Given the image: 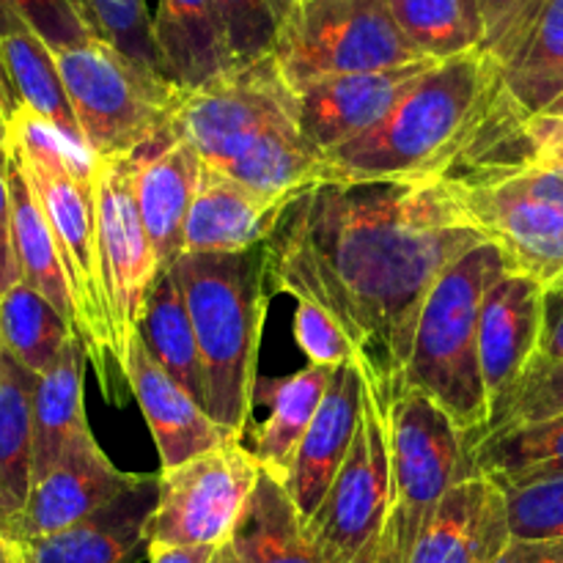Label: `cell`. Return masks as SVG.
<instances>
[{
    "instance_id": "cell-48",
    "label": "cell",
    "mask_w": 563,
    "mask_h": 563,
    "mask_svg": "<svg viewBox=\"0 0 563 563\" xmlns=\"http://www.w3.org/2000/svg\"><path fill=\"white\" fill-rule=\"evenodd\" d=\"M0 563H14V542L0 533Z\"/></svg>"
},
{
    "instance_id": "cell-31",
    "label": "cell",
    "mask_w": 563,
    "mask_h": 563,
    "mask_svg": "<svg viewBox=\"0 0 563 563\" xmlns=\"http://www.w3.org/2000/svg\"><path fill=\"white\" fill-rule=\"evenodd\" d=\"M9 187L11 203H14V251L16 262H20L22 284L47 297L64 313L66 322L75 328V302H71L69 280H66L64 264H60L58 245H55L53 231H49L47 218H44L31 185L14 165V159H11L9 168Z\"/></svg>"
},
{
    "instance_id": "cell-50",
    "label": "cell",
    "mask_w": 563,
    "mask_h": 563,
    "mask_svg": "<svg viewBox=\"0 0 563 563\" xmlns=\"http://www.w3.org/2000/svg\"><path fill=\"white\" fill-rule=\"evenodd\" d=\"M539 115H553V119H563V93L559 99H555V102H550L548 110H544V113H539Z\"/></svg>"
},
{
    "instance_id": "cell-5",
    "label": "cell",
    "mask_w": 563,
    "mask_h": 563,
    "mask_svg": "<svg viewBox=\"0 0 563 563\" xmlns=\"http://www.w3.org/2000/svg\"><path fill=\"white\" fill-rule=\"evenodd\" d=\"M506 273H511L509 262L489 240L456 258L423 302L407 363L405 390H421L438 401L473 445L484 438L489 421L478 363V319L484 297Z\"/></svg>"
},
{
    "instance_id": "cell-47",
    "label": "cell",
    "mask_w": 563,
    "mask_h": 563,
    "mask_svg": "<svg viewBox=\"0 0 563 563\" xmlns=\"http://www.w3.org/2000/svg\"><path fill=\"white\" fill-rule=\"evenodd\" d=\"M212 563H240V561H236V553H234V548H231V542L220 544L218 553H214Z\"/></svg>"
},
{
    "instance_id": "cell-45",
    "label": "cell",
    "mask_w": 563,
    "mask_h": 563,
    "mask_svg": "<svg viewBox=\"0 0 563 563\" xmlns=\"http://www.w3.org/2000/svg\"><path fill=\"white\" fill-rule=\"evenodd\" d=\"M550 476H563V456H559V460L539 462V465L526 467V471L515 473V476L493 478V482L495 484H517V482H531V478H550Z\"/></svg>"
},
{
    "instance_id": "cell-26",
    "label": "cell",
    "mask_w": 563,
    "mask_h": 563,
    "mask_svg": "<svg viewBox=\"0 0 563 563\" xmlns=\"http://www.w3.org/2000/svg\"><path fill=\"white\" fill-rule=\"evenodd\" d=\"M335 368L313 366L308 363L300 372L280 379H262L256 383V399L267 401L269 418L256 429V454L258 465L267 476L284 484L291 471L297 449L311 427L313 416L319 412L324 394L330 388Z\"/></svg>"
},
{
    "instance_id": "cell-2",
    "label": "cell",
    "mask_w": 563,
    "mask_h": 563,
    "mask_svg": "<svg viewBox=\"0 0 563 563\" xmlns=\"http://www.w3.org/2000/svg\"><path fill=\"white\" fill-rule=\"evenodd\" d=\"M487 55L429 66L366 135L328 154L333 181L440 179L526 126Z\"/></svg>"
},
{
    "instance_id": "cell-46",
    "label": "cell",
    "mask_w": 563,
    "mask_h": 563,
    "mask_svg": "<svg viewBox=\"0 0 563 563\" xmlns=\"http://www.w3.org/2000/svg\"><path fill=\"white\" fill-rule=\"evenodd\" d=\"M20 108V99H16L14 82H11L9 69H5L3 53H0V110H3L5 119H11V113Z\"/></svg>"
},
{
    "instance_id": "cell-34",
    "label": "cell",
    "mask_w": 563,
    "mask_h": 563,
    "mask_svg": "<svg viewBox=\"0 0 563 563\" xmlns=\"http://www.w3.org/2000/svg\"><path fill=\"white\" fill-rule=\"evenodd\" d=\"M77 9L93 38H102L130 60L165 77L146 0H77Z\"/></svg>"
},
{
    "instance_id": "cell-22",
    "label": "cell",
    "mask_w": 563,
    "mask_h": 563,
    "mask_svg": "<svg viewBox=\"0 0 563 563\" xmlns=\"http://www.w3.org/2000/svg\"><path fill=\"white\" fill-rule=\"evenodd\" d=\"M203 159L168 132L135 154V198L159 269L174 267L185 251V223L201 187Z\"/></svg>"
},
{
    "instance_id": "cell-8",
    "label": "cell",
    "mask_w": 563,
    "mask_h": 563,
    "mask_svg": "<svg viewBox=\"0 0 563 563\" xmlns=\"http://www.w3.org/2000/svg\"><path fill=\"white\" fill-rule=\"evenodd\" d=\"M390 511L383 563H407L445 495L473 478V440L421 390H405L388 410Z\"/></svg>"
},
{
    "instance_id": "cell-25",
    "label": "cell",
    "mask_w": 563,
    "mask_h": 563,
    "mask_svg": "<svg viewBox=\"0 0 563 563\" xmlns=\"http://www.w3.org/2000/svg\"><path fill=\"white\" fill-rule=\"evenodd\" d=\"M86 346L77 335L66 341L58 361L36 379L33 390V465L31 482H42L88 429L82 407V368Z\"/></svg>"
},
{
    "instance_id": "cell-21",
    "label": "cell",
    "mask_w": 563,
    "mask_h": 563,
    "mask_svg": "<svg viewBox=\"0 0 563 563\" xmlns=\"http://www.w3.org/2000/svg\"><path fill=\"white\" fill-rule=\"evenodd\" d=\"M509 542L506 493L493 478L473 476L445 495L407 563H495Z\"/></svg>"
},
{
    "instance_id": "cell-23",
    "label": "cell",
    "mask_w": 563,
    "mask_h": 563,
    "mask_svg": "<svg viewBox=\"0 0 563 563\" xmlns=\"http://www.w3.org/2000/svg\"><path fill=\"white\" fill-rule=\"evenodd\" d=\"M295 198L262 196L203 165L181 253H245L264 245Z\"/></svg>"
},
{
    "instance_id": "cell-43",
    "label": "cell",
    "mask_w": 563,
    "mask_h": 563,
    "mask_svg": "<svg viewBox=\"0 0 563 563\" xmlns=\"http://www.w3.org/2000/svg\"><path fill=\"white\" fill-rule=\"evenodd\" d=\"M539 361H563V291L544 300V330Z\"/></svg>"
},
{
    "instance_id": "cell-29",
    "label": "cell",
    "mask_w": 563,
    "mask_h": 563,
    "mask_svg": "<svg viewBox=\"0 0 563 563\" xmlns=\"http://www.w3.org/2000/svg\"><path fill=\"white\" fill-rule=\"evenodd\" d=\"M137 335L148 346L154 361L203 407L201 352H198L196 330H192L185 297H181L170 267L159 269L154 284L148 286L141 322H137Z\"/></svg>"
},
{
    "instance_id": "cell-9",
    "label": "cell",
    "mask_w": 563,
    "mask_h": 563,
    "mask_svg": "<svg viewBox=\"0 0 563 563\" xmlns=\"http://www.w3.org/2000/svg\"><path fill=\"white\" fill-rule=\"evenodd\" d=\"M273 58L295 91L324 77L427 60L396 25L388 0H300L280 25Z\"/></svg>"
},
{
    "instance_id": "cell-52",
    "label": "cell",
    "mask_w": 563,
    "mask_h": 563,
    "mask_svg": "<svg viewBox=\"0 0 563 563\" xmlns=\"http://www.w3.org/2000/svg\"><path fill=\"white\" fill-rule=\"evenodd\" d=\"M297 3H300V0H297Z\"/></svg>"
},
{
    "instance_id": "cell-33",
    "label": "cell",
    "mask_w": 563,
    "mask_h": 563,
    "mask_svg": "<svg viewBox=\"0 0 563 563\" xmlns=\"http://www.w3.org/2000/svg\"><path fill=\"white\" fill-rule=\"evenodd\" d=\"M71 335L77 333L64 313L27 284L0 297V344L25 372L47 374Z\"/></svg>"
},
{
    "instance_id": "cell-35",
    "label": "cell",
    "mask_w": 563,
    "mask_h": 563,
    "mask_svg": "<svg viewBox=\"0 0 563 563\" xmlns=\"http://www.w3.org/2000/svg\"><path fill=\"white\" fill-rule=\"evenodd\" d=\"M563 418V361H533L489 416L487 434Z\"/></svg>"
},
{
    "instance_id": "cell-40",
    "label": "cell",
    "mask_w": 563,
    "mask_h": 563,
    "mask_svg": "<svg viewBox=\"0 0 563 563\" xmlns=\"http://www.w3.org/2000/svg\"><path fill=\"white\" fill-rule=\"evenodd\" d=\"M11 157L9 148H0V297L22 284L20 262L14 251V203L9 187Z\"/></svg>"
},
{
    "instance_id": "cell-13",
    "label": "cell",
    "mask_w": 563,
    "mask_h": 563,
    "mask_svg": "<svg viewBox=\"0 0 563 563\" xmlns=\"http://www.w3.org/2000/svg\"><path fill=\"white\" fill-rule=\"evenodd\" d=\"M97 168V218L102 284L108 297L115 352L124 368L130 339L137 333L143 300L159 273L157 256L143 229L135 198V154L93 159ZM124 374V372H121Z\"/></svg>"
},
{
    "instance_id": "cell-42",
    "label": "cell",
    "mask_w": 563,
    "mask_h": 563,
    "mask_svg": "<svg viewBox=\"0 0 563 563\" xmlns=\"http://www.w3.org/2000/svg\"><path fill=\"white\" fill-rule=\"evenodd\" d=\"M495 563H563V539H537V542L511 539Z\"/></svg>"
},
{
    "instance_id": "cell-1",
    "label": "cell",
    "mask_w": 563,
    "mask_h": 563,
    "mask_svg": "<svg viewBox=\"0 0 563 563\" xmlns=\"http://www.w3.org/2000/svg\"><path fill=\"white\" fill-rule=\"evenodd\" d=\"M487 242L449 179L324 181L286 207L267 251L269 295L328 311L366 388L405 394L418 317L440 275Z\"/></svg>"
},
{
    "instance_id": "cell-19",
    "label": "cell",
    "mask_w": 563,
    "mask_h": 563,
    "mask_svg": "<svg viewBox=\"0 0 563 563\" xmlns=\"http://www.w3.org/2000/svg\"><path fill=\"white\" fill-rule=\"evenodd\" d=\"M124 383L141 405L159 451V471L181 465L209 449L240 440L209 418V412L154 361L141 335H132L124 355Z\"/></svg>"
},
{
    "instance_id": "cell-36",
    "label": "cell",
    "mask_w": 563,
    "mask_h": 563,
    "mask_svg": "<svg viewBox=\"0 0 563 563\" xmlns=\"http://www.w3.org/2000/svg\"><path fill=\"white\" fill-rule=\"evenodd\" d=\"M212 5L234 69L275 53L284 20L273 0H212Z\"/></svg>"
},
{
    "instance_id": "cell-14",
    "label": "cell",
    "mask_w": 563,
    "mask_h": 563,
    "mask_svg": "<svg viewBox=\"0 0 563 563\" xmlns=\"http://www.w3.org/2000/svg\"><path fill=\"white\" fill-rule=\"evenodd\" d=\"M482 53L526 119L563 93V0H482Z\"/></svg>"
},
{
    "instance_id": "cell-17",
    "label": "cell",
    "mask_w": 563,
    "mask_h": 563,
    "mask_svg": "<svg viewBox=\"0 0 563 563\" xmlns=\"http://www.w3.org/2000/svg\"><path fill=\"white\" fill-rule=\"evenodd\" d=\"M544 300L548 291L522 273H506L484 297L478 319V363L489 416L539 357Z\"/></svg>"
},
{
    "instance_id": "cell-37",
    "label": "cell",
    "mask_w": 563,
    "mask_h": 563,
    "mask_svg": "<svg viewBox=\"0 0 563 563\" xmlns=\"http://www.w3.org/2000/svg\"><path fill=\"white\" fill-rule=\"evenodd\" d=\"M31 27L53 53L93 38L77 0H0V38Z\"/></svg>"
},
{
    "instance_id": "cell-30",
    "label": "cell",
    "mask_w": 563,
    "mask_h": 563,
    "mask_svg": "<svg viewBox=\"0 0 563 563\" xmlns=\"http://www.w3.org/2000/svg\"><path fill=\"white\" fill-rule=\"evenodd\" d=\"M0 53H3L5 69H9L11 82H14L20 104H25L33 113H38L49 124L58 126L60 135L77 152L91 157L86 141H82L80 124H77L69 97H66V88L64 80H60L53 49L31 27H20V31L0 38Z\"/></svg>"
},
{
    "instance_id": "cell-18",
    "label": "cell",
    "mask_w": 563,
    "mask_h": 563,
    "mask_svg": "<svg viewBox=\"0 0 563 563\" xmlns=\"http://www.w3.org/2000/svg\"><path fill=\"white\" fill-rule=\"evenodd\" d=\"M157 476H143L77 526L14 544V563H135L148 553V520L157 509Z\"/></svg>"
},
{
    "instance_id": "cell-20",
    "label": "cell",
    "mask_w": 563,
    "mask_h": 563,
    "mask_svg": "<svg viewBox=\"0 0 563 563\" xmlns=\"http://www.w3.org/2000/svg\"><path fill=\"white\" fill-rule=\"evenodd\" d=\"M361 405L363 374L355 361H346L333 372L328 394H324L284 482L286 493L306 526L322 506L324 495L330 493L346 454H350L352 440L361 427Z\"/></svg>"
},
{
    "instance_id": "cell-38",
    "label": "cell",
    "mask_w": 563,
    "mask_h": 563,
    "mask_svg": "<svg viewBox=\"0 0 563 563\" xmlns=\"http://www.w3.org/2000/svg\"><path fill=\"white\" fill-rule=\"evenodd\" d=\"M506 493L511 539H563V476L498 484Z\"/></svg>"
},
{
    "instance_id": "cell-3",
    "label": "cell",
    "mask_w": 563,
    "mask_h": 563,
    "mask_svg": "<svg viewBox=\"0 0 563 563\" xmlns=\"http://www.w3.org/2000/svg\"><path fill=\"white\" fill-rule=\"evenodd\" d=\"M9 154L31 185L69 280L77 339L104 399L121 405V363L102 284L93 157L77 152L55 124L20 104L9 119Z\"/></svg>"
},
{
    "instance_id": "cell-44",
    "label": "cell",
    "mask_w": 563,
    "mask_h": 563,
    "mask_svg": "<svg viewBox=\"0 0 563 563\" xmlns=\"http://www.w3.org/2000/svg\"><path fill=\"white\" fill-rule=\"evenodd\" d=\"M218 548H168L148 544V563H212Z\"/></svg>"
},
{
    "instance_id": "cell-39",
    "label": "cell",
    "mask_w": 563,
    "mask_h": 563,
    "mask_svg": "<svg viewBox=\"0 0 563 563\" xmlns=\"http://www.w3.org/2000/svg\"><path fill=\"white\" fill-rule=\"evenodd\" d=\"M295 341L313 366L339 368L341 363L355 361V350H352L350 339L339 328V322L313 302H297Z\"/></svg>"
},
{
    "instance_id": "cell-16",
    "label": "cell",
    "mask_w": 563,
    "mask_h": 563,
    "mask_svg": "<svg viewBox=\"0 0 563 563\" xmlns=\"http://www.w3.org/2000/svg\"><path fill=\"white\" fill-rule=\"evenodd\" d=\"M438 60L396 66L383 71H361V75H339L308 82L297 88V113L300 130L317 152L328 157L335 148L346 146L355 137L385 121L396 108L407 88Z\"/></svg>"
},
{
    "instance_id": "cell-49",
    "label": "cell",
    "mask_w": 563,
    "mask_h": 563,
    "mask_svg": "<svg viewBox=\"0 0 563 563\" xmlns=\"http://www.w3.org/2000/svg\"><path fill=\"white\" fill-rule=\"evenodd\" d=\"M273 5H275V11L280 14V20H286V16H289V11L297 5V0H273Z\"/></svg>"
},
{
    "instance_id": "cell-41",
    "label": "cell",
    "mask_w": 563,
    "mask_h": 563,
    "mask_svg": "<svg viewBox=\"0 0 563 563\" xmlns=\"http://www.w3.org/2000/svg\"><path fill=\"white\" fill-rule=\"evenodd\" d=\"M526 132L533 146V157L563 163V119L533 115L526 121Z\"/></svg>"
},
{
    "instance_id": "cell-27",
    "label": "cell",
    "mask_w": 563,
    "mask_h": 563,
    "mask_svg": "<svg viewBox=\"0 0 563 563\" xmlns=\"http://www.w3.org/2000/svg\"><path fill=\"white\" fill-rule=\"evenodd\" d=\"M36 374L25 372L0 344V533L31 495L33 390Z\"/></svg>"
},
{
    "instance_id": "cell-4",
    "label": "cell",
    "mask_w": 563,
    "mask_h": 563,
    "mask_svg": "<svg viewBox=\"0 0 563 563\" xmlns=\"http://www.w3.org/2000/svg\"><path fill=\"white\" fill-rule=\"evenodd\" d=\"M203 366V407L218 427L245 438L256 401L258 344L267 317V251L181 253L170 267Z\"/></svg>"
},
{
    "instance_id": "cell-32",
    "label": "cell",
    "mask_w": 563,
    "mask_h": 563,
    "mask_svg": "<svg viewBox=\"0 0 563 563\" xmlns=\"http://www.w3.org/2000/svg\"><path fill=\"white\" fill-rule=\"evenodd\" d=\"M388 5L421 58L451 60L482 49V0H388Z\"/></svg>"
},
{
    "instance_id": "cell-10",
    "label": "cell",
    "mask_w": 563,
    "mask_h": 563,
    "mask_svg": "<svg viewBox=\"0 0 563 563\" xmlns=\"http://www.w3.org/2000/svg\"><path fill=\"white\" fill-rule=\"evenodd\" d=\"M388 511V410L363 383L361 427L333 487L306 526L319 563H383Z\"/></svg>"
},
{
    "instance_id": "cell-51",
    "label": "cell",
    "mask_w": 563,
    "mask_h": 563,
    "mask_svg": "<svg viewBox=\"0 0 563 563\" xmlns=\"http://www.w3.org/2000/svg\"><path fill=\"white\" fill-rule=\"evenodd\" d=\"M9 146V119L3 115V110H0V148Z\"/></svg>"
},
{
    "instance_id": "cell-6",
    "label": "cell",
    "mask_w": 563,
    "mask_h": 563,
    "mask_svg": "<svg viewBox=\"0 0 563 563\" xmlns=\"http://www.w3.org/2000/svg\"><path fill=\"white\" fill-rule=\"evenodd\" d=\"M454 185L471 223L504 251L511 273L563 291V163L473 159L443 176Z\"/></svg>"
},
{
    "instance_id": "cell-24",
    "label": "cell",
    "mask_w": 563,
    "mask_h": 563,
    "mask_svg": "<svg viewBox=\"0 0 563 563\" xmlns=\"http://www.w3.org/2000/svg\"><path fill=\"white\" fill-rule=\"evenodd\" d=\"M152 31L165 77L179 91H196L234 69L212 0H157Z\"/></svg>"
},
{
    "instance_id": "cell-28",
    "label": "cell",
    "mask_w": 563,
    "mask_h": 563,
    "mask_svg": "<svg viewBox=\"0 0 563 563\" xmlns=\"http://www.w3.org/2000/svg\"><path fill=\"white\" fill-rule=\"evenodd\" d=\"M240 563H319L306 520L280 482L262 471L251 504L231 533Z\"/></svg>"
},
{
    "instance_id": "cell-7",
    "label": "cell",
    "mask_w": 563,
    "mask_h": 563,
    "mask_svg": "<svg viewBox=\"0 0 563 563\" xmlns=\"http://www.w3.org/2000/svg\"><path fill=\"white\" fill-rule=\"evenodd\" d=\"M55 55L66 97L93 159L132 157L165 135L181 91L102 38Z\"/></svg>"
},
{
    "instance_id": "cell-15",
    "label": "cell",
    "mask_w": 563,
    "mask_h": 563,
    "mask_svg": "<svg viewBox=\"0 0 563 563\" xmlns=\"http://www.w3.org/2000/svg\"><path fill=\"white\" fill-rule=\"evenodd\" d=\"M141 473H124L99 449L91 432L77 438L64 460L31 487L20 515L5 526L9 542H31L77 526L124 495Z\"/></svg>"
},
{
    "instance_id": "cell-11",
    "label": "cell",
    "mask_w": 563,
    "mask_h": 563,
    "mask_svg": "<svg viewBox=\"0 0 563 563\" xmlns=\"http://www.w3.org/2000/svg\"><path fill=\"white\" fill-rule=\"evenodd\" d=\"M300 124L297 93L280 75L273 55L236 66L196 91H181L170 137L190 143L203 165L220 170L258 135L278 124Z\"/></svg>"
},
{
    "instance_id": "cell-12",
    "label": "cell",
    "mask_w": 563,
    "mask_h": 563,
    "mask_svg": "<svg viewBox=\"0 0 563 563\" xmlns=\"http://www.w3.org/2000/svg\"><path fill=\"white\" fill-rule=\"evenodd\" d=\"M258 478L262 465L242 440H229L170 471H159L148 544L220 548L231 542L236 522L256 493Z\"/></svg>"
}]
</instances>
